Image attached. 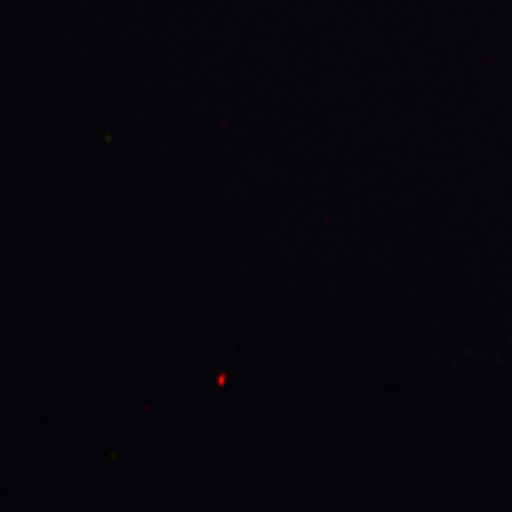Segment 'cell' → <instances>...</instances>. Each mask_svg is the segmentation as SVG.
Instances as JSON below:
<instances>
[]
</instances>
